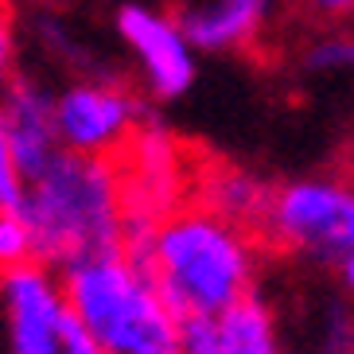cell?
Masks as SVG:
<instances>
[{
  "label": "cell",
  "instance_id": "obj_1",
  "mask_svg": "<svg viewBox=\"0 0 354 354\" xmlns=\"http://www.w3.org/2000/svg\"><path fill=\"white\" fill-rule=\"evenodd\" d=\"M125 250L145 265L179 323L214 319L257 296V238L203 203L176 207L152 230L125 234Z\"/></svg>",
  "mask_w": 354,
  "mask_h": 354
},
{
  "label": "cell",
  "instance_id": "obj_2",
  "mask_svg": "<svg viewBox=\"0 0 354 354\" xmlns=\"http://www.w3.org/2000/svg\"><path fill=\"white\" fill-rule=\"evenodd\" d=\"M20 214L32 226L35 257L51 269L125 245V179L117 156L59 152L24 187Z\"/></svg>",
  "mask_w": 354,
  "mask_h": 354
},
{
  "label": "cell",
  "instance_id": "obj_3",
  "mask_svg": "<svg viewBox=\"0 0 354 354\" xmlns=\"http://www.w3.org/2000/svg\"><path fill=\"white\" fill-rule=\"evenodd\" d=\"M59 272L78 331L102 354H179L183 323L125 245Z\"/></svg>",
  "mask_w": 354,
  "mask_h": 354
},
{
  "label": "cell",
  "instance_id": "obj_4",
  "mask_svg": "<svg viewBox=\"0 0 354 354\" xmlns=\"http://www.w3.org/2000/svg\"><path fill=\"white\" fill-rule=\"evenodd\" d=\"M354 207V183L343 176H300L269 191L261 234L296 257L339 261L346 245V218Z\"/></svg>",
  "mask_w": 354,
  "mask_h": 354
},
{
  "label": "cell",
  "instance_id": "obj_5",
  "mask_svg": "<svg viewBox=\"0 0 354 354\" xmlns=\"http://www.w3.org/2000/svg\"><path fill=\"white\" fill-rule=\"evenodd\" d=\"M0 323L8 354H66L82 339L63 272L43 261H28L0 277Z\"/></svg>",
  "mask_w": 354,
  "mask_h": 354
},
{
  "label": "cell",
  "instance_id": "obj_6",
  "mask_svg": "<svg viewBox=\"0 0 354 354\" xmlns=\"http://www.w3.org/2000/svg\"><path fill=\"white\" fill-rule=\"evenodd\" d=\"M145 121V102L117 78H78L55 94V133L74 156H121Z\"/></svg>",
  "mask_w": 354,
  "mask_h": 354
},
{
  "label": "cell",
  "instance_id": "obj_7",
  "mask_svg": "<svg viewBox=\"0 0 354 354\" xmlns=\"http://www.w3.org/2000/svg\"><path fill=\"white\" fill-rule=\"evenodd\" d=\"M117 39L129 47V55L140 66L148 97L156 102H176L195 86L198 78V51L191 47L179 16L145 4V0H125L113 12Z\"/></svg>",
  "mask_w": 354,
  "mask_h": 354
},
{
  "label": "cell",
  "instance_id": "obj_8",
  "mask_svg": "<svg viewBox=\"0 0 354 354\" xmlns=\"http://www.w3.org/2000/svg\"><path fill=\"white\" fill-rule=\"evenodd\" d=\"M0 113H4V125H8L20 176L32 183L63 152L59 133H55V94L43 82H35V78L16 74L8 82V90L0 94Z\"/></svg>",
  "mask_w": 354,
  "mask_h": 354
},
{
  "label": "cell",
  "instance_id": "obj_9",
  "mask_svg": "<svg viewBox=\"0 0 354 354\" xmlns=\"http://www.w3.org/2000/svg\"><path fill=\"white\" fill-rule=\"evenodd\" d=\"M179 354H284V346L272 308L261 296H250L214 319L183 323Z\"/></svg>",
  "mask_w": 354,
  "mask_h": 354
},
{
  "label": "cell",
  "instance_id": "obj_10",
  "mask_svg": "<svg viewBox=\"0 0 354 354\" xmlns=\"http://www.w3.org/2000/svg\"><path fill=\"white\" fill-rule=\"evenodd\" d=\"M265 20H269V8L245 4V0H195L179 12V24H183V32L198 55L250 47L261 35Z\"/></svg>",
  "mask_w": 354,
  "mask_h": 354
},
{
  "label": "cell",
  "instance_id": "obj_11",
  "mask_svg": "<svg viewBox=\"0 0 354 354\" xmlns=\"http://www.w3.org/2000/svg\"><path fill=\"white\" fill-rule=\"evenodd\" d=\"M269 191H272L269 183L257 179L253 171H245V167H214L203 179V198L198 203L218 210L222 218H234L253 230V222H261V214L269 207Z\"/></svg>",
  "mask_w": 354,
  "mask_h": 354
},
{
  "label": "cell",
  "instance_id": "obj_12",
  "mask_svg": "<svg viewBox=\"0 0 354 354\" xmlns=\"http://www.w3.org/2000/svg\"><path fill=\"white\" fill-rule=\"evenodd\" d=\"M28 261H39L32 226L20 214V207H0V277L28 265Z\"/></svg>",
  "mask_w": 354,
  "mask_h": 354
},
{
  "label": "cell",
  "instance_id": "obj_13",
  "mask_svg": "<svg viewBox=\"0 0 354 354\" xmlns=\"http://www.w3.org/2000/svg\"><path fill=\"white\" fill-rule=\"evenodd\" d=\"M308 74H354V35H323L304 51Z\"/></svg>",
  "mask_w": 354,
  "mask_h": 354
},
{
  "label": "cell",
  "instance_id": "obj_14",
  "mask_svg": "<svg viewBox=\"0 0 354 354\" xmlns=\"http://www.w3.org/2000/svg\"><path fill=\"white\" fill-rule=\"evenodd\" d=\"M24 187H28V179L20 176V164H16V152H12L8 125H4V113H0V207H20Z\"/></svg>",
  "mask_w": 354,
  "mask_h": 354
},
{
  "label": "cell",
  "instance_id": "obj_15",
  "mask_svg": "<svg viewBox=\"0 0 354 354\" xmlns=\"http://www.w3.org/2000/svg\"><path fill=\"white\" fill-rule=\"evenodd\" d=\"M16 78V32H12L8 8H0V94Z\"/></svg>",
  "mask_w": 354,
  "mask_h": 354
},
{
  "label": "cell",
  "instance_id": "obj_16",
  "mask_svg": "<svg viewBox=\"0 0 354 354\" xmlns=\"http://www.w3.org/2000/svg\"><path fill=\"white\" fill-rule=\"evenodd\" d=\"M327 354H354V319L351 315H331L327 323Z\"/></svg>",
  "mask_w": 354,
  "mask_h": 354
},
{
  "label": "cell",
  "instance_id": "obj_17",
  "mask_svg": "<svg viewBox=\"0 0 354 354\" xmlns=\"http://www.w3.org/2000/svg\"><path fill=\"white\" fill-rule=\"evenodd\" d=\"M335 272H339V284H343V292L354 300V250H343V253H339V261H335Z\"/></svg>",
  "mask_w": 354,
  "mask_h": 354
},
{
  "label": "cell",
  "instance_id": "obj_18",
  "mask_svg": "<svg viewBox=\"0 0 354 354\" xmlns=\"http://www.w3.org/2000/svg\"><path fill=\"white\" fill-rule=\"evenodd\" d=\"M304 4L323 12V16H351L354 12V0H304Z\"/></svg>",
  "mask_w": 354,
  "mask_h": 354
},
{
  "label": "cell",
  "instance_id": "obj_19",
  "mask_svg": "<svg viewBox=\"0 0 354 354\" xmlns=\"http://www.w3.org/2000/svg\"><path fill=\"white\" fill-rule=\"evenodd\" d=\"M66 354H102V351H97V346H94V343H90V339L82 335V339H78V343H74Z\"/></svg>",
  "mask_w": 354,
  "mask_h": 354
},
{
  "label": "cell",
  "instance_id": "obj_20",
  "mask_svg": "<svg viewBox=\"0 0 354 354\" xmlns=\"http://www.w3.org/2000/svg\"><path fill=\"white\" fill-rule=\"evenodd\" d=\"M343 250H354V207H351V218H346V245Z\"/></svg>",
  "mask_w": 354,
  "mask_h": 354
},
{
  "label": "cell",
  "instance_id": "obj_21",
  "mask_svg": "<svg viewBox=\"0 0 354 354\" xmlns=\"http://www.w3.org/2000/svg\"><path fill=\"white\" fill-rule=\"evenodd\" d=\"M245 4H261V8H272V0H245Z\"/></svg>",
  "mask_w": 354,
  "mask_h": 354
},
{
  "label": "cell",
  "instance_id": "obj_22",
  "mask_svg": "<svg viewBox=\"0 0 354 354\" xmlns=\"http://www.w3.org/2000/svg\"><path fill=\"white\" fill-rule=\"evenodd\" d=\"M323 354H327V351H323Z\"/></svg>",
  "mask_w": 354,
  "mask_h": 354
}]
</instances>
